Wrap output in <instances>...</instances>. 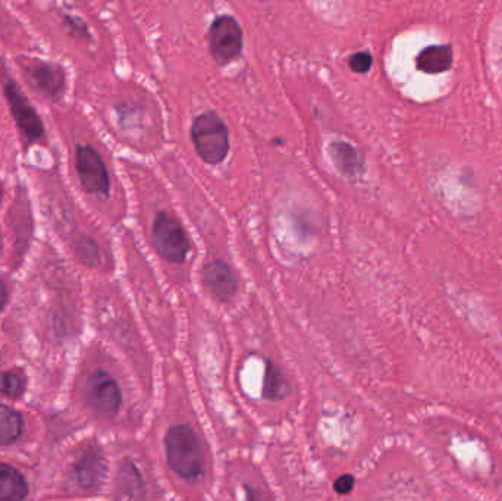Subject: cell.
Returning <instances> with one entry per match:
<instances>
[{"mask_svg": "<svg viewBox=\"0 0 502 501\" xmlns=\"http://www.w3.org/2000/svg\"><path fill=\"white\" fill-rule=\"evenodd\" d=\"M168 465L184 480H195L203 472V452L199 436L188 425H177L165 436Z\"/></svg>", "mask_w": 502, "mask_h": 501, "instance_id": "cell-1", "label": "cell"}, {"mask_svg": "<svg viewBox=\"0 0 502 501\" xmlns=\"http://www.w3.org/2000/svg\"><path fill=\"white\" fill-rule=\"evenodd\" d=\"M191 139L200 157L212 165L224 161L230 150V131L213 112L199 115L194 119Z\"/></svg>", "mask_w": 502, "mask_h": 501, "instance_id": "cell-2", "label": "cell"}, {"mask_svg": "<svg viewBox=\"0 0 502 501\" xmlns=\"http://www.w3.org/2000/svg\"><path fill=\"white\" fill-rule=\"evenodd\" d=\"M153 243L162 257L175 263L186 261L190 252V240L181 224L165 212H159L155 218Z\"/></svg>", "mask_w": 502, "mask_h": 501, "instance_id": "cell-3", "label": "cell"}, {"mask_svg": "<svg viewBox=\"0 0 502 501\" xmlns=\"http://www.w3.org/2000/svg\"><path fill=\"white\" fill-rule=\"evenodd\" d=\"M209 43L215 61L219 64L232 61L243 49V31L239 22L228 15L217 18L209 33Z\"/></svg>", "mask_w": 502, "mask_h": 501, "instance_id": "cell-4", "label": "cell"}, {"mask_svg": "<svg viewBox=\"0 0 502 501\" xmlns=\"http://www.w3.org/2000/svg\"><path fill=\"white\" fill-rule=\"evenodd\" d=\"M77 172L84 190L91 194L108 196V170L103 159L91 146H79L77 148Z\"/></svg>", "mask_w": 502, "mask_h": 501, "instance_id": "cell-5", "label": "cell"}, {"mask_svg": "<svg viewBox=\"0 0 502 501\" xmlns=\"http://www.w3.org/2000/svg\"><path fill=\"white\" fill-rule=\"evenodd\" d=\"M4 95L8 99L15 123L22 134L26 135V139L28 141L42 139L44 134L43 123L30 102L27 101L24 93H21L12 80H9L8 83L4 84Z\"/></svg>", "mask_w": 502, "mask_h": 501, "instance_id": "cell-6", "label": "cell"}, {"mask_svg": "<svg viewBox=\"0 0 502 501\" xmlns=\"http://www.w3.org/2000/svg\"><path fill=\"white\" fill-rule=\"evenodd\" d=\"M87 399L97 414L113 416L121 406V390L109 374L95 372L87 383Z\"/></svg>", "mask_w": 502, "mask_h": 501, "instance_id": "cell-7", "label": "cell"}, {"mask_svg": "<svg viewBox=\"0 0 502 501\" xmlns=\"http://www.w3.org/2000/svg\"><path fill=\"white\" fill-rule=\"evenodd\" d=\"M203 278L213 294L221 300H230L239 288V281L234 272L221 261L210 262L204 266Z\"/></svg>", "mask_w": 502, "mask_h": 501, "instance_id": "cell-8", "label": "cell"}, {"mask_svg": "<svg viewBox=\"0 0 502 501\" xmlns=\"http://www.w3.org/2000/svg\"><path fill=\"white\" fill-rule=\"evenodd\" d=\"M28 79L35 90L48 97L57 96L65 86L64 71L59 66L44 62H35L28 66Z\"/></svg>", "mask_w": 502, "mask_h": 501, "instance_id": "cell-9", "label": "cell"}, {"mask_svg": "<svg viewBox=\"0 0 502 501\" xmlns=\"http://www.w3.org/2000/svg\"><path fill=\"white\" fill-rule=\"evenodd\" d=\"M106 474V460L95 450L86 452L75 465V480L83 489H99L100 485L103 484Z\"/></svg>", "mask_w": 502, "mask_h": 501, "instance_id": "cell-10", "label": "cell"}, {"mask_svg": "<svg viewBox=\"0 0 502 501\" xmlns=\"http://www.w3.org/2000/svg\"><path fill=\"white\" fill-rule=\"evenodd\" d=\"M417 68L426 74H441L453 65V49L445 44L429 46L419 53Z\"/></svg>", "mask_w": 502, "mask_h": 501, "instance_id": "cell-11", "label": "cell"}, {"mask_svg": "<svg viewBox=\"0 0 502 501\" xmlns=\"http://www.w3.org/2000/svg\"><path fill=\"white\" fill-rule=\"evenodd\" d=\"M28 485L21 472L0 462V501H24Z\"/></svg>", "mask_w": 502, "mask_h": 501, "instance_id": "cell-12", "label": "cell"}, {"mask_svg": "<svg viewBox=\"0 0 502 501\" xmlns=\"http://www.w3.org/2000/svg\"><path fill=\"white\" fill-rule=\"evenodd\" d=\"M118 501H141L143 480L134 463L126 462L118 475Z\"/></svg>", "mask_w": 502, "mask_h": 501, "instance_id": "cell-13", "label": "cell"}, {"mask_svg": "<svg viewBox=\"0 0 502 501\" xmlns=\"http://www.w3.org/2000/svg\"><path fill=\"white\" fill-rule=\"evenodd\" d=\"M24 429L21 414L9 406L0 405V445L12 444Z\"/></svg>", "mask_w": 502, "mask_h": 501, "instance_id": "cell-14", "label": "cell"}, {"mask_svg": "<svg viewBox=\"0 0 502 501\" xmlns=\"http://www.w3.org/2000/svg\"><path fill=\"white\" fill-rule=\"evenodd\" d=\"M332 152H334L332 157L335 159V163L341 170L342 174L357 177L363 172V161L350 144L334 143Z\"/></svg>", "mask_w": 502, "mask_h": 501, "instance_id": "cell-15", "label": "cell"}, {"mask_svg": "<svg viewBox=\"0 0 502 501\" xmlns=\"http://www.w3.org/2000/svg\"><path fill=\"white\" fill-rule=\"evenodd\" d=\"M286 392L285 379L282 378L281 372L272 365L266 368V376H264L263 394L269 399H279Z\"/></svg>", "mask_w": 502, "mask_h": 501, "instance_id": "cell-16", "label": "cell"}, {"mask_svg": "<svg viewBox=\"0 0 502 501\" xmlns=\"http://www.w3.org/2000/svg\"><path fill=\"white\" fill-rule=\"evenodd\" d=\"M26 383L13 372H0V396L18 399L24 392Z\"/></svg>", "mask_w": 502, "mask_h": 501, "instance_id": "cell-17", "label": "cell"}, {"mask_svg": "<svg viewBox=\"0 0 502 501\" xmlns=\"http://www.w3.org/2000/svg\"><path fill=\"white\" fill-rule=\"evenodd\" d=\"M373 57L369 52H359L350 57L351 70L359 74H366L372 68Z\"/></svg>", "mask_w": 502, "mask_h": 501, "instance_id": "cell-18", "label": "cell"}, {"mask_svg": "<svg viewBox=\"0 0 502 501\" xmlns=\"http://www.w3.org/2000/svg\"><path fill=\"white\" fill-rule=\"evenodd\" d=\"M355 481L351 475H342L335 481V490L339 494H348L354 489Z\"/></svg>", "mask_w": 502, "mask_h": 501, "instance_id": "cell-19", "label": "cell"}, {"mask_svg": "<svg viewBox=\"0 0 502 501\" xmlns=\"http://www.w3.org/2000/svg\"><path fill=\"white\" fill-rule=\"evenodd\" d=\"M246 493H247L246 501H269L268 498H266V496H264L262 491H259V490L251 489V487H248Z\"/></svg>", "mask_w": 502, "mask_h": 501, "instance_id": "cell-20", "label": "cell"}, {"mask_svg": "<svg viewBox=\"0 0 502 501\" xmlns=\"http://www.w3.org/2000/svg\"><path fill=\"white\" fill-rule=\"evenodd\" d=\"M6 300H8V290L4 287V284L0 281V312L4 309Z\"/></svg>", "mask_w": 502, "mask_h": 501, "instance_id": "cell-21", "label": "cell"}, {"mask_svg": "<svg viewBox=\"0 0 502 501\" xmlns=\"http://www.w3.org/2000/svg\"><path fill=\"white\" fill-rule=\"evenodd\" d=\"M2 247H4V240H2V232H0V253H2Z\"/></svg>", "mask_w": 502, "mask_h": 501, "instance_id": "cell-22", "label": "cell"}, {"mask_svg": "<svg viewBox=\"0 0 502 501\" xmlns=\"http://www.w3.org/2000/svg\"><path fill=\"white\" fill-rule=\"evenodd\" d=\"M0 201H2V187H0Z\"/></svg>", "mask_w": 502, "mask_h": 501, "instance_id": "cell-23", "label": "cell"}]
</instances>
